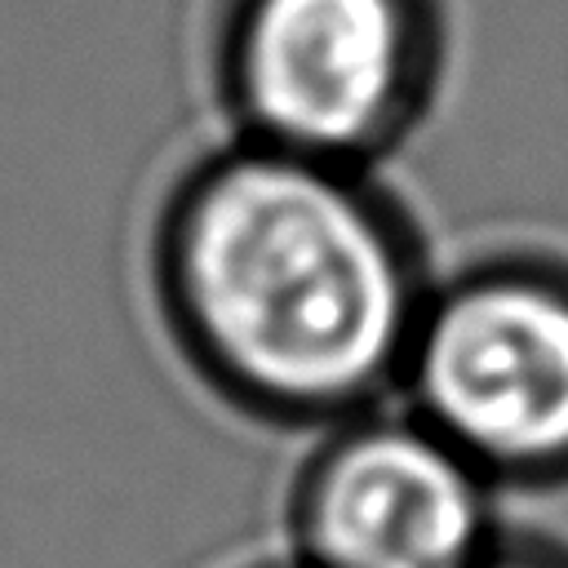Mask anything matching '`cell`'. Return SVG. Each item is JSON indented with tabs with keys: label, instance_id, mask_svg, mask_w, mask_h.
<instances>
[{
	"label": "cell",
	"instance_id": "6da1fadb",
	"mask_svg": "<svg viewBox=\"0 0 568 568\" xmlns=\"http://www.w3.org/2000/svg\"><path fill=\"white\" fill-rule=\"evenodd\" d=\"M151 288L213 395L328 430L399 390L430 275L413 222L364 169L235 138L164 195Z\"/></svg>",
	"mask_w": 568,
	"mask_h": 568
},
{
	"label": "cell",
	"instance_id": "7a4b0ae2",
	"mask_svg": "<svg viewBox=\"0 0 568 568\" xmlns=\"http://www.w3.org/2000/svg\"><path fill=\"white\" fill-rule=\"evenodd\" d=\"M439 0H222L217 93L235 138L368 169L426 111Z\"/></svg>",
	"mask_w": 568,
	"mask_h": 568
},
{
	"label": "cell",
	"instance_id": "3957f363",
	"mask_svg": "<svg viewBox=\"0 0 568 568\" xmlns=\"http://www.w3.org/2000/svg\"><path fill=\"white\" fill-rule=\"evenodd\" d=\"M399 395L493 484H568V262L501 253L430 284Z\"/></svg>",
	"mask_w": 568,
	"mask_h": 568
},
{
	"label": "cell",
	"instance_id": "277c9868",
	"mask_svg": "<svg viewBox=\"0 0 568 568\" xmlns=\"http://www.w3.org/2000/svg\"><path fill=\"white\" fill-rule=\"evenodd\" d=\"M493 488L408 404H377L328 426L297 470V568H475L501 532Z\"/></svg>",
	"mask_w": 568,
	"mask_h": 568
},
{
	"label": "cell",
	"instance_id": "5b68a950",
	"mask_svg": "<svg viewBox=\"0 0 568 568\" xmlns=\"http://www.w3.org/2000/svg\"><path fill=\"white\" fill-rule=\"evenodd\" d=\"M475 568H568V550L546 537L497 532V541L488 546V555Z\"/></svg>",
	"mask_w": 568,
	"mask_h": 568
},
{
	"label": "cell",
	"instance_id": "8992f818",
	"mask_svg": "<svg viewBox=\"0 0 568 568\" xmlns=\"http://www.w3.org/2000/svg\"><path fill=\"white\" fill-rule=\"evenodd\" d=\"M293 568H297V564H293Z\"/></svg>",
	"mask_w": 568,
	"mask_h": 568
}]
</instances>
